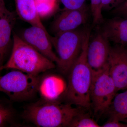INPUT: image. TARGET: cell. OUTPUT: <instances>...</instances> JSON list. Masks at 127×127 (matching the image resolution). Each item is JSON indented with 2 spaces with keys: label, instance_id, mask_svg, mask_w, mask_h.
Segmentation results:
<instances>
[{
  "label": "cell",
  "instance_id": "cell-10",
  "mask_svg": "<svg viewBox=\"0 0 127 127\" xmlns=\"http://www.w3.org/2000/svg\"><path fill=\"white\" fill-rule=\"evenodd\" d=\"M88 12V9L85 5L78 9H65L53 23V31L56 35L77 29L87 22Z\"/></svg>",
  "mask_w": 127,
  "mask_h": 127
},
{
  "label": "cell",
  "instance_id": "cell-13",
  "mask_svg": "<svg viewBox=\"0 0 127 127\" xmlns=\"http://www.w3.org/2000/svg\"><path fill=\"white\" fill-rule=\"evenodd\" d=\"M60 78L56 75L47 74L40 78L38 92L41 99L48 101H58L62 94Z\"/></svg>",
  "mask_w": 127,
  "mask_h": 127
},
{
  "label": "cell",
  "instance_id": "cell-6",
  "mask_svg": "<svg viewBox=\"0 0 127 127\" xmlns=\"http://www.w3.org/2000/svg\"><path fill=\"white\" fill-rule=\"evenodd\" d=\"M117 93L109 74L108 63L101 70L93 71L90 99L91 109L95 116L105 113Z\"/></svg>",
  "mask_w": 127,
  "mask_h": 127
},
{
  "label": "cell",
  "instance_id": "cell-4",
  "mask_svg": "<svg viewBox=\"0 0 127 127\" xmlns=\"http://www.w3.org/2000/svg\"><path fill=\"white\" fill-rule=\"evenodd\" d=\"M89 29L77 28L53 37L52 43L58 58L56 66L60 72L67 75L79 57Z\"/></svg>",
  "mask_w": 127,
  "mask_h": 127
},
{
  "label": "cell",
  "instance_id": "cell-3",
  "mask_svg": "<svg viewBox=\"0 0 127 127\" xmlns=\"http://www.w3.org/2000/svg\"><path fill=\"white\" fill-rule=\"evenodd\" d=\"M56 64L27 43L18 35L13 36L11 54L0 71L18 70L35 76L56 67Z\"/></svg>",
  "mask_w": 127,
  "mask_h": 127
},
{
  "label": "cell",
  "instance_id": "cell-12",
  "mask_svg": "<svg viewBox=\"0 0 127 127\" xmlns=\"http://www.w3.org/2000/svg\"><path fill=\"white\" fill-rule=\"evenodd\" d=\"M101 31L109 42L127 46V19L115 16L104 23Z\"/></svg>",
  "mask_w": 127,
  "mask_h": 127
},
{
  "label": "cell",
  "instance_id": "cell-14",
  "mask_svg": "<svg viewBox=\"0 0 127 127\" xmlns=\"http://www.w3.org/2000/svg\"><path fill=\"white\" fill-rule=\"evenodd\" d=\"M16 11L23 21L46 30L37 13L35 0H15Z\"/></svg>",
  "mask_w": 127,
  "mask_h": 127
},
{
  "label": "cell",
  "instance_id": "cell-25",
  "mask_svg": "<svg viewBox=\"0 0 127 127\" xmlns=\"http://www.w3.org/2000/svg\"></svg>",
  "mask_w": 127,
  "mask_h": 127
},
{
  "label": "cell",
  "instance_id": "cell-11",
  "mask_svg": "<svg viewBox=\"0 0 127 127\" xmlns=\"http://www.w3.org/2000/svg\"><path fill=\"white\" fill-rule=\"evenodd\" d=\"M16 18L15 14L7 9L4 0H0V67L5 63L9 52Z\"/></svg>",
  "mask_w": 127,
  "mask_h": 127
},
{
  "label": "cell",
  "instance_id": "cell-16",
  "mask_svg": "<svg viewBox=\"0 0 127 127\" xmlns=\"http://www.w3.org/2000/svg\"><path fill=\"white\" fill-rule=\"evenodd\" d=\"M15 113L9 102L0 99V127L14 125Z\"/></svg>",
  "mask_w": 127,
  "mask_h": 127
},
{
  "label": "cell",
  "instance_id": "cell-7",
  "mask_svg": "<svg viewBox=\"0 0 127 127\" xmlns=\"http://www.w3.org/2000/svg\"><path fill=\"white\" fill-rule=\"evenodd\" d=\"M108 63L117 92L127 89V47L118 45L111 47Z\"/></svg>",
  "mask_w": 127,
  "mask_h": 127
},
{
  "label": "cell",
  "instance_id": "cell-17",
  "mask_svg": "<svg viewBox=\"0 0 127 127\" xmlns=\"http://www.w3.org/2000/svg\"><path fill=\"white\" fill-rule=\"evenodd\" d=\"M84 110L78 114L73 119L69 127H100L97 122Z\"/></svg>",
  "mask_w": 127,
  "mask_h": 127
},
{
  "label": "cell",
  "instance_id": "cell-2",
  "mask_svg": "<svg viewBox=\"0 0 127 127\" xmlns=\"http://www.w3.org/2000/svg\"><path fill=\"white\" fill-rule=\"evenodd\" d=\"M84 110L66 103L41 98L26 107L22 116L37 127H69L74 118Z\"/></svg>",
  "mask_w": 127,
  "mask_h": 127
},
{
  "label": "cell",
  "instance_id": "cell-19",
  "mask_svg": "<svg viewBox=\"0 0 127 127\" xmlns=\"http://www.w3.org/2000/svg\"><path fill=\"white\" fill-rule=\"evenodd\" d=\"M91 10L93 25H96L104 21L101 8V0H91Z\"/></svg>",
  "mask_w": 127,
  "mask_h": 127
},
{
  "label": "cell",
  "instance_id": "cell-23",
  "mask_svg": "<svg viewBox=\"0 0 127 127\" xmlns=\"http://www.w3.org/2000/svg\"><path fill=\"white\" fill-rule=\"evenodd\" d=\"M102 127H127V124L114 119H108L101 126Z\"/></svg>",
  "mask_w": 127,
  "mask_h": 127
},
{
  "label": "cell",
  "instance_id": "cell-24",
  "mask_svg": "<svg viewBox=\"0 0 127 127\" xmlns=\"http://www.w3.org/2000/svg\"><path fill=\"white\" fill-rule=\"evenodd\" d=\"M35 2H44L57 3V0H35Z\"/></svg>",
  "mask_w": 127,
  "mask_h": 127
},
{
  "label": "cell",
  "instance_id": "cell-9",
  "mask_svg": "<svg viewBox=\"0 0 127 127\" xmlns=\"http://www.w3.org/2000/svg\"><path fill=\"white\" fill-rule=\"evenodd\" d=\"M111 47L109 41L101 31L95 35L91 42L89 41L87 60L93 71L100 70L106 66Z\"/></svg>",
  "mask_w": 127,
  "mask_h": 127
},
{
  "label": "cell",
  "instance_id": "cell-8",
  "mask_svg": "<svg viewBox=\"0 0 127 127\" xmlns=\"http://www.w3.org/2000/svg\"><path fill=\"white\" fill-rule=\"evenodd\" d=\"M20 37L28 44L57 64L58 58L53 51V37L49 35L46 30L32 26L24 30Z\"/></svg>",
  "mask_w": 127,
  "mask_h": 127
},
{
  "label": "cell",
  "instance_id": "cell-20",
  "mask_svg": "<svg viewBox=\"0 0 127 127\" xmlns=\"http://www.w3.org/2000/svg\"><path fill=\"white\" fill-rule=\"evenodd\" d=\"M86 0H61L66 10H75L82 7Z\"/></svg>",
  "mask_w": 127,
  "mask_h": 127
},
{
  "label": "cell",
  "instance_id": "cell-1",
  "mask_svg": "<svg viewBox=\"0 0 127 127\" xmlns=\"http://www.w3.org/2000/svg\"><path fill=\"white\" fill-rule=\"evenodd\" d=\"M90 32L89 29L80 55L67 74L68 81L63 95L66 103L87 110L91 109L90 94L93 78V71L87 58Z\"/></svg>",
  "mask_w": 127,
  "mask_h": 127
},
{
  "label": "cell",
  "instance_id": "cell-22",
  "mask_svg": "<svg viewBox=\"0 0 127 127\" xmlns=\"http://www.w3.org/2000/svg\"><path fill=\"white\" fill-rule=\"evenodd\" d=\"M115 16L120 17L127 19V0H125L117 7L111 10Z\"/></svg>",
  "mask_w": 127,
  "mask_h": 127
},
{
  "label": "cell",
  "instance_id": "cell-15",
  "mask_svg": "<svg viewBox=\"0 0 127 127\" xmlns=\"http://www.w3.org/2000/svg\"><path fill=\"white\" fill-rule=\"evenodd\" d=\"M104 114H107L109 119L127 124V89L117 93Z\"/></svg>",
  "mask_w": 127,
  "mask_h": 127
},
{
  "label": "cell",
  "instance_id": "cell-5",
  "mask_svg": "<svg viewBox=\"0 0 127 127\" xmlns=\"http://www.w3.org/2000/svg\"><path fill=\"white\" fill-rule=\"evenodd\" d=\"M40 77L14 70L0 76V92L11 101H23L34 97L38 92Z\"/></svg>",
  "mask_w": 127,
  "mask_h": 127
},
{
  "label": "cell",
  "instance_id": "cell-18",
  "mask_svg": "<svg viewBox=\"0 0 127 127\" xmlns=\"http://www.w3.org/2000/svg\"><path fill=\"white\" fill-rule=\"evenodd\" d=\"M37 13L41 18H46L52 15L57 9V3L35 2Z\"/></svg>",
  "mask_w": 127,
  "mask_h": 127
},
{
  "label": "cell",
  "instance_id": "cell-21",
  "mask_svg": "<svg viewBox=\"0 0 127 127\" xmlns=\"http://www.w3.org/2000/svg\"><path fill=\"white\" fill-rule=\"evenodd\" d=\"M125 0H101L102 11L112 10Z\"/></svg>",
  "mask_w": 127,
  "mask_h": 127
}]
</instances>
